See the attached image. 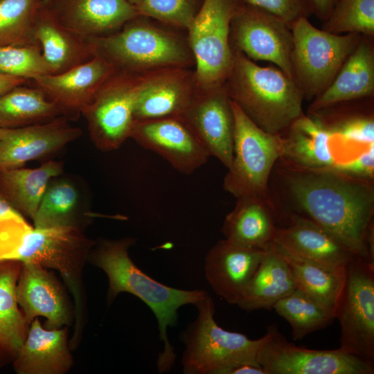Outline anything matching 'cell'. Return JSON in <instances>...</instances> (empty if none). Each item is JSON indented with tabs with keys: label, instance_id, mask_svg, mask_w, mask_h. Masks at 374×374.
Wrapping results in <instances>:
<instances>
[{
	"label": "cell",
	"instance_id": "obj_14",
	"mask_svg": "<svg viewBox=\"0 0 374 374\" xmlns=\"http://www.w3.org/2000/svg\"><path fill=\"white\" fill-rule=\"evenodd\" d=\"M180 118L210 157H216L229 168L233 159L234 116L224 84L208 89H197Z\"/></svg>",
	"mask_w": 374,
	"mask_h": 374
},
{
	"label": "cell",
	"instance_id": "obj_39",
	"mask_svg": "<svg viewBox=\"0 0 374 374\" xmlns=\"http://www.w3.org/2000/svg\"><path fill=\"white\" fill-rule=\"evenodd\" d=\"M316 116L328 127L334 134L335 141L340 143L342 146L366 148L374 145L373 113L353 114L340 118L335 116L334 121Z\"/></svg>",
	"mask_w": 374,
	"mask_h": 374
},
{
	"label": "cell",
	"instance_id": "obj_34",
	"mask_svg": "<svg viewBox=\"0 0 374 374\" xmlns=\"http://www.w3.org/2000/svg\"><path fill=\"white\" fill-rule=\"evenodd\" d=\"M273 309L290 323L295 341L327 327L335 319L331 312L299 288L277 301Z\"/></svg>",
	"mask_w": 374,
	"mask_h": 374
},
{
	"label": "cell",
	"instance_id": "obj_25",
	"mask_svg": "<svg viewBox=\"0 0 374 374\" xmlns=\"http://www.w3.org/2000/svg\"><path fill=\"white\" fill-rule=\"evenodd\" d=\"M12 364L18 374L66 373L73 364L68 327L46 329L37 317L34 319Z\"/></svg>",
	"mask_w": 374,
	"mask_h": 374
},
{
	"label": "cell",
	"instance_id": "obj_45",
	"mask_svg": "<svg viewBox=\"0 0 374 374\" xmlns=\"http://www.w3.org/2000/svg\"><path fill=\"white\" fill-rule=\"evenodd\" d=\"M20 215L21 214L14 209L8 204L0 191V219L18 216Z\"/></svg>",
	"mask_w": 374,
	"mask_h": 374
},
{
	"label": "cell",
	"instance_id": "obj_41",
	"mask_svg": "<svg viewBox=\"0 0 374 374\" xmlns=\"http://www.w3.org/2000/svg\"><path fill=\"white\" fill-rule=\"evenodd\" d=\"M330 169L353 177L373 180L374 145L364 148L348 159L339 161Z\"/></svg>",
	"mask_w": 374,
	"mask_h": 374
},
{
	"label": "cell",
	"instance_id": "obj_35",
	"mask_svg": "<svg viewBox=\"0 0 374 374\" xmlns=\"http://www.w3.org/2000/svg\"><path fill=\"white\" fill-rule=\"evenodd\" d=\"M44 0H0V47L39 44L35 37L37 12Z\"/></svg>",
	"mask_w": 374,
	"mask_h": 374
},
{
	"label": "cell",
	"instance_id": "obj_48",
	"mask_svg": "<svg viewBox=\"0 0 374 374\" xmlns=\"http://www.w3.org/2000/svg\"><path fill=\"white\" fill-rule=\"evenodd\" d=\"M0 130H1V128H0Z\"/></svg>",
	"mask_w": 374,
	"mask_h": 374
},
{
	"label": "cell",
	"instance_id": "obj_1",
	"mask_svg": "<svg viewBox=\"0 0 374 374\" xmlns=\"http://www.w3.org/2000/svg\"><path fill=\"white\" fill-rule=\"evenodd\" d=\"M278 161V175L292 204V210L280 214L292 213L312 221L374 263L373 180Z\"/></svg>",
	"mask_w": 374,
	"mask_h": 374
},
{
	"label": "cell",
	"instance_id": "obj_24",
	"mask_svg": "<svg viewBox=\"0 0 374 374\" xmlns=\"http://www.w3.org/2000/svg\"><path fill=\"white\" fill-rule=\"evenodd\" d=\"M283 152L279 160L302 168H332L339 161L334 153L335 136L315 115L305 114L282 134Z\"/></svg>",
	"mask_w": 374,
	"mask_h": 374
},
{
	"label": "cell",
	"instance_id": "obj_18",
	"mask_svg": "<svg viewBox=\"0 0 374 374\" xmlns=\"http://www.w3.org/2000/svg\"><path fill=\"white\" fill-rule=\"evenodd\" d=\"M115 71L110 63L94 55L89 60L67 71L42 75L33 81L69 120L82 115L102 84Z\"/></svg>",
	"mask_w": 374,
	"mask_h": 374
},
{
	"label": "cell",
	"instance_id": "obj_40",
	"mask_svg": "<svg viewBox=\"0 0 374 374\" xmlns=\"http://www.w3.org/2000/svg\"><path fill=\"white\" fill-rule=\"evenodd\" d=\"M244 4L265 10L292 25L302 17L313 15L310 0H242Z\"/></svg>",
	"mask_w": 374,
	"mask_h": 374
},
{
	"label": "cell",
	"instance_id": "obj_36",
	"mask_svg": "<svg viewBox=\"0 0 374 374\" xmlns=\"http://www.w3.org/2000/svg\"><path fill=\"white\" fill-rule=\"evenodd\" d=\"M321 29L374 37V0H337Z\"/></svg>",
	"mask_w": 374,
	"mask_h": 374
},
{
	"label": "cell",
	"instance_id": "obj_8",
	"mask_svg": "<svg viewBox=\"0 0 374 374\" xmlns=\"http://www.w3.org/2000/svg\"><path fill=\"white\" fill-rule=\"evenodd\" d=\"M231 104L233 159L224 179V189L236 199L250 195L269 197V180L283 152L282 134L263 130L232 100Z\"/></svg>",
	"mask_w": 374,
	"mask_h": 374
},
{
	"label": "cell",
	"instance_id": "obj_19",
	"mask_svg": "<svg viewBox=\"0 0 374 374\" xmlns=\"http://www.w3.org/2000/svg\"><path fill=\"white\" fill-rule=\"evenodd\" d=\"M278 224L274 243L294 256L343 267L357 255L330 231L305 217L285 213Z\"/></svg>",
	"mask_w": 374,
	"mask_h": 374
},
{
	"label": "cell",
	"instance_id": "obj_26",
	"mask_svg": "<svg viewBox=\"0 0 374 374\" xmlns=\"http://www.w3.org/2000/svg\"><path fill=\"white\" fill-rule=\"evenodd\" d=\"M34 33L53 74L67 71L94 56L88 39L65 27L57 19L49 1H44L38 9Z\"/></svg>",
	"mask_w": 374,
	"mask_h": 374
},
{
	"label": "cell",
	"instance_id": "obj_20",
	"mask_svg": "<svg viewBox=\"0 0 374 374\" xmlns=\"http://www.w3.org/2000/svg\"><path fill=\"white\" fill-rule=\"evenodd\" d=\"M265 251L226 238L217 242L204 259V274L213 292L236 305L256 271Z\"/></svg>",
	"mask_w": 374,
	"mask_h": 374
},
{
	"label": "cell",
	"instance_id": "obj_23",
	"mask_svg": "<svg viewBox=\"0 0 374 374\" xmlns=\"http://www.w3.org/2000/svg\"><path fill=\"white\" fill-rule=\"evenodd\" d=\"M373 38L362 35L330 84L311 100L309 114L341 103L373 98Z\"/></svg>",
	"mask_w": 374,
	"mask_h": 374
},
{
	"label": "cell",
	"instance_id": "obj_32",
	"mask_svg": "<svg viewBox=\"0 0 374 374\" xmlns=\"http://www.w3.org/2000/svg\"><path fill=\"white\" fill-rule=\"evenodd\" d=\"M63 116L38 87H14L0 95V128H18L43 123Z\"/></svg>",
	"mask_w": 374,
	"mask_h": 374
},
{
	"label": "cell",
	"instance_id": "obj_11",
	"mask_svg": "<svg viewBox=\"0 0 374 374\" xmlns=\"http://www.w3.org/2000/svg\"><path fill=\"white\" fill-rule=\"evenodd\" d=\"M341 350L374 364V263L355 255L346 265L335 311Z\"/></svg>",
	"mask_w": 374,
	"mask_h": 374
},
{
	"label": "cell",
	"instance_id": "obj_43",
	"mask_svg": "<svg viewBox=\"0 0 374 374\" xmlns=\"http://www.w3.org/2000/svg\"><path fill=\"white\" fill-rule=\"evenodd\" d=\"M26 80L0 72V95L19 85L24 84Z\"/></svg>",
	"mask_w": 374,
	"mask_h": 374
},
{
	"label": "cell",
	"instance_id": "obj_13",
	"mask_svg": "<svg viewBox=\"0 0 374 374\" xmlns=\"http://www.w3.org/2000/svg\"><path fill=\"white\" fill-rule=\"evenodd\" d=\"M232 51L253 61H267L292 78L293 35L282 19L243 2L235 9L230 24Z\"/></svg>",
	"mask_w": 374,
	"mask_h": 374
},
{
	"label": "cell",
	"instance_id": "obj_33",
	"mask_svg": "<svg viewBox=\"0 0 374 374\" xmlns=\"http://www.w3.org/2000/svg\"><path fill=\"white\" fill-rule=\"evenodd\" d=\"M79 193L67 179H52L33 219L34 227L58 226L80 228Z\"/></svg>",
	"mask_w": 374,
	"mask_h": 374
},
{
	"label": "cell",
	"instance_id": "obj_28",
	"mask_svg": "<svg viewBox=\"0 0 374 374\" xmlns=\"http://www.w3.org/2000/svg\"><path fill=\"white\" fill-rule=\"evenodd\" d=\"M296 287L292 271L274 242L265 250L261 260L236 304L247 312L273 309L280 299Z\"/></svg>",
	"mask_w": 374,
	"mask_h": 374
},
{
	"label": "cell",
	"instance_id": "obj_2",
	"mask_svg": "<svg viewBox=\"0 0 374 374\" xmlns=\"http://www.w3.org/2000/svg\"><path fill=\"white\" fill-rule=\"evenodd\" d=\"M135 243L133 238L102 240L89 260L101 269L108 278L107 301L112 303L122 292L134 295L150 308L158 323L163 350L159 354V373L169 371L176 359L168 341V328L175 326L178 310L186 305H196L208 294L203 290H186L167 286L141 271L129 256V248Z\"/></svg>",
	"mask_w": 374,
	"mask_h": 374
},
{
	"label": "cell",
	"instance_id": "obj_4",
	"mask_svg": "<svg viewBox=\"0 0 374 374\" xmlns=\"http://www.w3.org/2000/svg\"><path fill=\"white\" fill-rule=\"evenodd\" d=\"M94 242L80 228L58 226L37 229L30 226L22 235L13 260L33 262L57 270L74 301L75 326L69 341L71 350L80 344L86 318L82 271Z\"/></svg>",
	"mask_w": 374,
	"mask_h": 374
},
{
	"label": "cell",
	"instance_id": "obj_17",
	"mask_svg": "<svg viewBox=\"0 0 374 374\" xmlns=\"http://www.w3.org/2000/svg\"><path fill=\"white\" fill-rule=\"evenodd\" d=\"M16 287L18 304L28 323L38 317L46 318L44 328L69 326L74 318L64 290L53 274L33 262H21Z\"/></svg>",
	"mask_w": 374,
	"mask_h": 374
},
{
	"label": "cell",
	"instance_id": "obj_37",
	"mask_svg": "<svg viewBox=\"0 0 374 374\" xmlns=\"http://www.w3.org/2000/svg\"><path fill=\"white\" fill-rule=\"evenodd\" d=\"M0 72L25 80L53 74L39 44L0 47Z\"/></svg>",
	"mask_w": 374,
	"mask_h": 374
},
{
	"label": "cell",
	"instance_id": "obj_9",
	"mask_svg": "<svg viewBox=\"0 0 374 374\" xmlns=\"http://www.w3.org/2000/svg\"><path fill=\"white\" fill-rule=\"evenodd\" d=\"M155 71H116L102 84L82 112L90 138L97 148L106 152L114 150L130 138L137 98Z\"/></svg>",
	"mask_w": 374,
	"mask_h": 374
},
{
	"label": "cell",
	"instance_id": "obj_12",
	"mask_svg": "<svg viewBox=\"0 0 374 374\" xmlns=\"http://www.w3.org/2000/svg\"><path fill=\"white\" fill-rule=\"evenodd\" d=\"M257 357L267 374H373L374 364L340 348L312 350L288 341L267 326Z\"/></svg>",
	"mask_w": 374,
	"mask_h": 374
},
{
	"label": "cell",
	"instance_id": "obj_15",
	"mask_svg": "<svg viewBox=\"0 0 374 374\" xmlns=\"http://www.w3.org/2000/svg\"><path fill=\"white\" fill-rule=\"evenodd\" d=\"M130 138L158 154L184 174H191L206 163L210 155L180 118L135 121Z\"/></svg>",
	"mask_w": 374,
	"mask_h": 374
},
{
	"label": "cell",
	"instance_id": "obj_5",
	"mask_svg": "<svg viewBox=\"0 0 374 374\" xmlns=\"http://www.w3.org/2000/svg\"><path fill=\"white\" fill-rule=\"evenodd\" d=\"M87 39L93 55L107 60L116 71L143 73L187 69L194 61L188 44L143 16L131 19L112 34Z\"/></svg>",
	"mask_w": 374,
	"mask_h": 374
},
{
	"label": "cell",
	"instance_id": "obj_22",
	"mask_svg": "<svg viewBox=\"0 0 374 374\" xmlns=\"http://www.w3.org/2000/svg\"><path fill=\"white\" fill-rule=\"evenodd\" d=\"M197 90L194 72L185 68L157 70L137 98L134 120L180 118Z\"/></svg>",
	"mask_w": 374,
	"mask_h": 374
},
{
	"label": "cell",
	"instance_id": "obj_7",
	"mask_svg": "<svg viewBox=\"0 0 374 374\" xmlns=\"http://www.w3.org/2000/svg\"><path fill=\"white\" fill-rule=\"evenodd\" d=\"M302 17L291 26L292 79L304 100H312L332 82L357 44L359 33L334 34Z\"/></svg>",
	"mask_w": 374,
	"mask_h": 374
},
{
	"label": "cell",
	"instance_id": "obj_16",
	"mask_svg": "<svg viewBox=\"0 0 374 374\" xmlns=\"http://www.w3.org/2000/svg\"><path fill=\"white\" fill-rule=\"evenodd\" d=\"M60 116L48 122L0 130V168L23 167L46 158L78 139L81 129Z\"/></svg>",
	"mask_w": 374,
	"mask_h": 374
},
{
	"label": "cell",
	"instance_id": "obj_38",
	"mask_svg": "<svg viewBox=\"0 0 374 374\" xmlns=\"http://www.w3.org/2000/svg\"><path fill=\"white\" fill-rule=\"evenodd\" d=\"M204 0H142L136 6L139 16L187 29Z\"/></svg>",
	"mask_w": 374,
	"mask_h": 374
},
{
	"label": "cell",
	"instance_id": "obj_30",
	"mask_svg": "<svg viewBox=\"0 0 374 374\" xmlns=\"http://www.w3.org/2000/svg\"><path fill=\"white\" fill-rule=\"evenodd\" d=\"M62 171V163L52 160L35 168H0V191L14 209L33 220L50 181Z\"/></svg>",
	"mask_w": 374,
	"mask_h": 374
},
{
	"label": "cell",
	"instance_id": "obj_6",
	"mask_svg": "<svg viewBox=\"0 0 374 374\" xmlns=\"http://www.w3.org/2000/svg\"><path fill=\"white\" fill-rule=\"evenodd\" d=\"M195 306L197 316L180 337L185 346L181 358L184 373L226 374L241 364H259L257 357L265 335L250 339L218 326L214 319L215 305L208 294Z\"/></svg>",
	"mask_w": 374,
	"mask_h": 374
},
{
	"label": "cell",
	"instance_id": "obj_31",
	"mask_svg": "<svg viewBox=\"0 0 374 374\" xmlns=\"http://www.w3.org/2000/svg\"><path fill=\"white\" fill-rule=\"evenodd\" d=\"M274 245L285 259L296 287L335 315L337 303L345 280L346 266H330L300 258L283 251L275 243Z\"/></svg>",
	"mask_w": 374,
	"mask_h": 374
},
{
	"label": "cell",
	"instance_id": "obj_44",
	"mask_svg": "<svg viewBox=\"0 0 374 374\" xmlns=\"http://www.w3.org/2000/svg\"><path fill=\"white\" fill-rule=\"evenodd\" d=\"M226 374H267V373L259 364L244 363L230 368Z\"/></svg>",
	"mask_w": 374,
	"mask_h": 374
},
{
	"label": "cell",
	"instance_id": "obj_42",
	"mask_svg": "<svg viewBox=\"0 0 374 374\" xmlns=\"http://www.w3.org/2000/svg\"><path fill=\"white\" fill-rule=\"evenodd\" d=\"M337 0H310L313 15L324 21L329 17Z\"/></svg>",
	"mask_w": 374,
	"mask_h": 374
},
{
	"label": "cell",
	"instance_id": "obj_3",
	"mask_svg": "<svg viewBox=\"0 0 374 374\" xmlns=\"http://www.w3.org/2000/svg\"><path fill=\"white\" fill-rule=\"evenodd\" d=\"M233 53L224 82L229 98L259 127L282 134L304 114L296 84L276 66H260L241 52Z\"/></svg>",
	"mask_w": 374,
	"mask_h": 374
},
{
	"label": "cell",
	"instance_id": "obj_47",
	"mask_svg": "<svg viewBox=\"0 0 374 374\" xmlns=\"http://www.w3.org/2000/svg\"><path fill=\"white\" fill-rule=\"evenodd\" d=\"M50 0H44V2L47 3Z\"/></svg>",
	"mask_w": 374,
	"mask_h": 374
},
{
	"label": "cell",
	"instance_id": "obj_27",
	"mask_svg": "<svg viewBox=\"0 0 374 374\" xmlns=\"http://www.w3.org/2000/svg\"><path fill=\"white\" fill-rule=\"evenodd\" d=\"M269 197H239L224 220L225 238L250 248L266 250L274 242L278 228L276 207Z\"/></svg>",
	"mask_w": 374,
	"mask_h": 374
},
{
	"label": "cell",
	"instance_id": "obj_46",
	"mask_svg": "<svg viewBox=\"0 0 374 374\" xmlns=\"http://www.w3.org/2000/svg\"><path fill=\"white\" fill-rule=\"evenodd\" d=\"M132 4L136 6L139 4L142 0H129Z\"/></svg>",
	"mask_w": 374,
	"mask_h": 374
},
{
	"label": "cell",
	"instance_id": "obj_10",
	"mask_svg": "<svg viewBox=\"0 0 374 374\" xmlns=\"http://www.w3.org/2000/svg\"><path fill=\"white\" fill-rule=\"evenodd\" d=\"M241 3L242 0H204L187 28L197 89L224 84L233 58L229 39L230 24Z\"/></svg>",
	"mask_w": 374,
	"mask_h": 374
},
{
	"label": "cell",
	"instance_id": "obj_29",
	"mask_svg": "<svg viewBox=\"0 0 374 374\" xmlns=\"http://www.w3.org/2000/svg\"><path fill=\"white\" fill-rule=\"evenodd\" d=\"M21 265L17 260H0V368L12 363L30 326L16 295Z\"/></svg>",
	"mask_w": 374,
	"mask_h": 374
},
{
	"label": "cell",
	"instance_id": "obj_21",
	"mask_svg": "<svg viewBox=\"0 0 374 374\" xmlns=\"http://www.w3.org/2000/svg\"><path fill=\"white\" fill-rule=\"evenodd\" d=\"M59 21L85 38L112 34L139 16L129 0H50Z\"/></svg>",
	"mask_w": 374,
	"mask_h": 374
}]
</instances>
